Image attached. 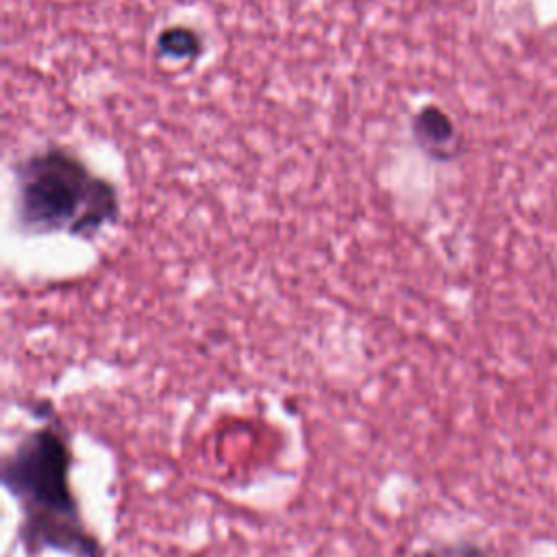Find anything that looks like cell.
<instances>
[{
	"instance_id": "obj_1",
	"label": "cell",
	"mask_w": 557,
	"mask_h": 557,
	"mask_svg": "<svg viewBox=\"0 0 557 557\" xmlns=\"http://www.w3.org/2000/svg\"><path fill=\"white\" fill-rule=\"evenodd\" d=\"M2 483L22 507L20 542L30 555L54 548L74 557H102L85 529L70 485V448L52 426H41L4 459Z\"/></svg>"
},
{
	"instance_id": "obj_2",
	"label": "cell",
	"mask_w": 557,
	"mask_h": 557,
	"mask_svg": "<svg viewBox=\"0 0 557 557\" xmlns=\"http://www.w3.org/2000/svg\"><path fill=\"white\" fill-rule=\"evenodd\" d=\"M17 213L35 233L94 237L117 218V194L72 152L50 146L17 165Z\"/></svg>"
},
{
	"instance_id": "obj_4",
	"label": "cell",
	"mask_w": 557,
	"mask_h": 557,
	"mask_svg": "<svg viewBox=\"0 0 557 557\" xmlns=\"http://www.w3.org/2000/svg\"><path fill=\"white\" fill-rule=\"evenodd\" d=\"M157 48L163 57H170L174 61L176 59H194L200 52L202 41L196 30H191L187 26H172V28H165L159 33Z\"/></svg>"
},
{
	"instance_id": "obj_3",
	"label": "cell",
	"mask_w": 557,
	"mask_h": 557,
	"mask_svg": "<svg viewBox=\"0 0 557 557\" xmlns=\"http://www.w3.org/2000/svg\"><path fill=\"white\" fill-rule=\"evenodd\" d=\"M411 131L418 146L437 161H450L461 150V137L453 117L437 104L422 107L411 120Z\"/></svg>"
}]
</instances>
